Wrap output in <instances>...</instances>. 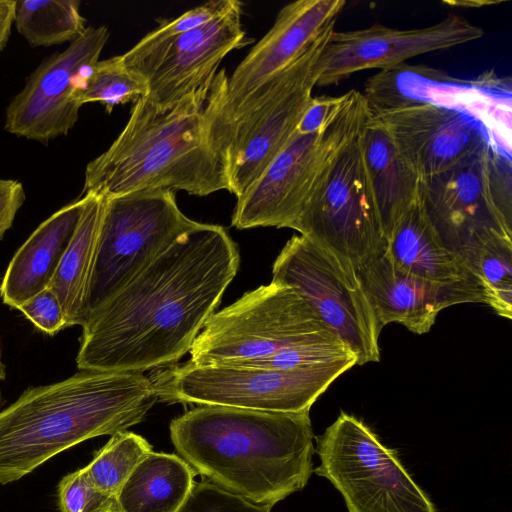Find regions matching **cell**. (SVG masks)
<instances>
[{"mask_svg":"<svg viewBox=\"0 0 512 512\" xmlns=\"http://www.w3.org/2000/svg\"><path fill=\"white\" fill-rule=\"evenodd\" d=\"M239 262L224 227L198 222L86 318L77 367L143 373L175 364L215 312Z\"/></svg>","mask_w":512,"mask_h":512,"instance_id":"6da1fadb","label":"cell"},{"mask_svg":"<svg viewBox=\"0 0 512 512\" xmlns=\"http://www.w3.org/2000/svg\"><path fill=\"white\" fill-rule=\"evenodd\" d=\"M221 79L159 108L139 98L110 147L85 169L82 195L135 191L229 192L227 157L215 132Z\"/></svg>","mask_w":512,"mask_h":512,"instance_id":"7a4b0ae2","label":"cell"},{"mask_svg":"<svg viewBox=\"0 0 512 512\" xmlns=\"http://www.w3.org/2000/svg\"><path fill=\"white\" fill-rule=\"evenodd\" d=\"M170 437L195 472L257 504L302 490L313 472L309 411L199 405L171 421Z\"/></svg>","mask_w":512,"mask_h":512,"instance_id":"3957f363","label":"cell"},{"mask_svg":"<svg viewBox=\"0 0 512 512\" xmlns=\"http://www.w3.org/2000/svg\"><path fill=\"white\" fill-rule=\"evenodd\" d=\"M157 400L153 382L140 372L81 370L28 388L0 411V484L85 440L127 430Z\"/></svg>","mask_w":512,"mask_h":512,"instance_id":"277c9868","label":"cell"},{"mask_svg":"<svg viewBox=\"0 0 512 512\" xmlns=\"http://www.w3.org/2000/svg\"><path fill=\"white\" fill-rule=\"evenodd\" d=\"M334 27H328L296 61L218 119L228 159L229 192L236 198L261 175L294 134L313 97L318 59Z\"/></svg>","mask_w":512,"mask_h":512,"instance_id":"5b68a950","label":"cell"},{"mask_svg":"<svg viewBox=\"0 0 512 512\" xmlns=\"http://www.w3.org/2000/svg\"><path fill=\"white\" fill-rule=\"evenodd\" d=\"M511 157L491 144L421 180L419 200L444 245L463 262L486 239L512 237Z\"/></svg>","mask_w":512,"mask_h":512,"instance_id":"8992f818","label":"cell"},{"mask_svg":"<svg viewBox=\"0 0 512 512\" xmlns=\"http://www.w3.org/2000/svg\"><path fill=\"white\" fill-rule=\"evenodd\" d=\"M355 364L351 358L318 367L271 370L187 361L158 368L149 378L158 399L169 403L296 413L309 411L331 383Z\"/></svg>","mask_w":512,"mask_h":512,"instance_id":"52a82bcc","label":"cell"},{"mask_svg":"<svg viewBox=\"0 0 512 512\" xmlns=\"http://www.w3.org/2000/svg\"><path fill=\"white\" fill-rule=\"evenodd\" d=\"M197 224L183 214L171 190L135 191L105 198L85 296L84 322Z\"/></svg>","mask_w":512,"mask_h":512,"instance_id":"ba28073f","label":"cell"},{"mask_svg":"<svg viewBox=\"0 0 512 512\" xmlns=\"http://www.w3.org/2000/svg\"><path fill=\"white\" fill-rule=\"evenodd\" d=\"M365 119L339 147L291 228L354 275L387 245L362 156Z\"/></svg>","mask_w":512,"mask_h":512,"instance_id":"9c48e42d","label":"cell"},{"mask_svg":"<svg viewBox=\"0 0 512 512\" xmlns=\"http://www.w3.org/2000/svg\"><path fill=\"white\" fill-rule=\"evenodd\" d=\"M326 331L330 330L295 290L271 281L214 312L195 338L189 361L239 365L268 358Z\"/></svg>","mask_w":512,"mask_h":512,"instance_id":"30bf717a","label":"cell"},{"mask_svg":"<svg viewBox=\"0 0 512 512\" xmlns=\"http://www.w3.org/2000/svg\"><path fill=\"white\" fill-rule=\"evenodd\" d=\"M367 113L362 93L350 90L324 130L308 135L294 132L261 175L236 198L232 226L292 228L339 147Z\"/></svg>","mask_w":512,"mask_h":512,"instance_id":"8fae6325","label":"cell"},{"mask_svg":"<svg viewBox=\"0 0 512 512\" xmlns=\"http://www.w3.org/2000/svg\"><path fill=\"white\" fill-rule=\"evenodd\" d=\"M316 443L315 473L341 493L348 512H437L397 451L355 416L341 412Z\"/></svg>","mask_w":512,"mask_h":512,"instance_id":"7c38bea8","label":"cell"},{"mask_svg":"<svg viewBox=\"0 0 512 512\" xmlns=\"http://www.w3.org/2000/svg\"><path fill=\"white\" fill-rule=\"evenodd\" d=\"M272 282L291 287L355 356L356 364L380 360L379 328L357 275L300 235L290 238L272 266Z\"/></svg>","mask_w":512,"mask_h":512,"instance_id":"4fadbf2b","label":"cell"},{"mask_svg":"<svg viewBox=\"0 0 512 512\" xmlns=\"http://www.w3.org/2000/svg\"><path fill=\"white\" fill-rule=\"evenodd\" d=\"M368 111L429 102L465 112L483 124L493 145L511 157V81L494 72L475 80L402 63L370 77L362 93Z\"/></svg>","mask_w":512,"mask_h":512,"instance_id":"5bb4252c","label":"cell"},{"mask_svg":"<svg viewBox=\"0 0 512 512\" xmlns=\"http://www.w3.org/2000/svg\"><path fill=\"white\" fill-rule=\"evenodd\" d=\"M108 38L106 26H89L65 50L46 58L7 106L5 130L45 145L66 136L79 118L80 79L99 61Z\"/></svg>","mask_w":512,"mask_h":512,"instance_id":"9a60e30c","label":"cell"},{"mask_svg":"<svg viewBox=\"0 0 512 512\" xmlns=\"http://www.w3.org/2000/svg\"><path fill=\"white\" fill-rule=\"evenodd\" d=\"M483 35L481 27L453 13L425 28L403 30L374 23L359 30H334L318 59L316 86L338 84L366 69H389L415 56L449 49Z\"/></svg>","mask_w":512,"mask_h":512,"instance_id":"2e32d148","label":"cell"},{"mask_svg":"<svg viewBox=\"0 0 512 512\" xmlns=\"http://www.w3.org/2000/svg\"><path fill=\"white\" fill-rule=\"evenodd\" d=\"M368 113L386 129L421 180L450 168L487 144L493 145L476 118L437 104L411 102Z\"/></svg>","mask_w":512,"mask_h":512,"instance_id":"e0dca14e","label":"cell"},{"mask_svg":"<svg viewBox=\"0 0 512 512\" xmlns=\"http://www.w3.org/2000/svg\"><path fill=\"white\" fill-rule=\"evenodd\" d=\"M243 3L169 43L140 72L148 83L144 98L159 108L170 107L191 92L210 84L222 60L249 45L241 15Z\"/></svg>","mask_w":512,"mask_h":512,"instance_id":"ac0fdd59","label":"cell"},{"mask_svg":"<svg viewBox=\"0 0 512 512\" xmlns=\"http://www.w3.org/2000/svg\"><path fill=\"white\" fill-rule=\"evenodd\" d=\"M344 0H298L284 6L272 27L228 76L217 117L235 109L250 93L296 61L336 20Z\"/></svg>","mask_w":512,"mask_h":512,"instance_id":"d6986e66","label":"cell"},{"mask_svg":"<svg viewBox=\"0 0 512 512\" xmlns=\"http://www.w3.org/2000/svg\"><path fill=\"white\" fill-rule=\"evenodd\" d=\"M357 277L381 330L396 322L413 333L424 334L441 310L455 304L486 301L477 278L447 285L422 280L396 268L385 249L366 263Z\"/></svg>","mask_w":512,"mask_h":512,"instance_id":"ffe728a7","label":"cell"},{"mask_svg":"<svg viewBox=\"0 0 512 512\" xmlns=\"http://www.w3.org/2000/svg\"><path fill=\"white\" fill-rule=\"evenodd\" d=\"M85 197L65 205L42 222L14 254L4 275L3 302L18 309L49 288L75 233Z\"/></svg>","mask_w":512,"mask_h":512,"instance_id":"44dd1931","label":"cell"},{"mask_svg":"<svg viewBox=\"0 0 512 512\" xmlns=\"http://www.w3.org/2000/svg\"><path fill=\"white\" fill-rule=\"evenodd\" d=\"M362 156L386 241L419 199L421 179L386 129L369 113L361 130Z\"/></svg>","mask_w":512,"mask_h":512,"instance_id":"7402d4cb","label":"cell"},{"mask_svg":"<svg viewBox=\"0 0 512 512\" xmlns=\"http://www.w3.org/2000/svg\"><path fill=\"white\" fill-rule=\"evenodd\" d=\"M399 270L438 284L477 278L442 242L418 199L403 215L385 248Z\"/></svg>","mask_w":512,"mask_h":512,"instance_id":"603a6c76","label":"cell"},{"mask_svg":"<svg viewBox=\"0 0 512 512\" xmlns=\"http://www.w3.org/2000/svg\"><path fill=\"white\" fill-rule=\"evenodd\" d=\"M194 475L180 456L150 451L116 493L114 512H177L193 487Z\"/></svg>","mask_w":512,"mask_h":512,"instance_id":"cb8c5ba5","label":"cell"},{"mask_svg":"<svg viewBox=\"0 0 512 512\" xmlns=\"http://www.w3.org/2000/svg\"><path fill=\"white\" fill-rule=\"evenodd\" d=\"M85 205L75 233L61 259L49 288L57 296L66 327L83 325L84 303L96 249L105 198L82 195Z\"/></svg>","mask_w":512,"mask_h":512,"instance_id":"d4e9b609","label":"cell"},{"mask_svg":"<svg viewBox=\"0 0 512 512\" xmlns=\"http://www.w3.org/2000/svg\"><path fill=\"white\" fill-rule=\"evenodd\" d=\"M80 4L79 0H17L13 24L33 47L71 43L87 28Z\"/></svg>","mask_w":512,"mask_h":512,"instance_id":"484cf974","label":"cell"},{"mask_svg":"<svg viewBox=\"0 0 512 512\" xmlns=\"http://www.w3.org/2000/svg\"><path fill=\"white\" fill-rule=\"evenodd\" d=\"M480 281L485 303L504 318L512 316V237L497 235L475 247L464 259Z\"/></svg>","mask_w":512,"mask_h":512,"instance_id":"4316f807","label":"cell"},{"mask_svg":"<svg viewBox=\"0 0 512 512\" xmlns=\"http://www.w3.org/2000/svg\"><path fill=\"white\" fill-rule=\"evenodd\" d=\"M147 81L130 71L122 63L120 55L94 63L80 79L75 91V100L82 106L100 102L107 113L117 105L134 103L145 97Z\"/></svg>","mask_w":512,"mask_h":512,"instance_id":"83f0119b","label":"cell"},{"mask_svg":"<svg viewBox=\"0 0 512 512\" xmlns=\"http://www.w3.org/2000/svg\"><path fill=\"white\" fill-rule=\"evenodd\" d=\"M150 451L151 444L141 435L119 431L84 469L97 488L115 497L134 467Z\"/></svg>","mask_w":512,"mask_h":512,"instance_id":"f1b7e54d","label":"cell"},{"mask_svg":"<svg viewBox=\"0 0 512 512\" xmlns=\"http://www.w3.org/2000/svg\"><path fill=\"white\" fill-rule=\"evenodd\" d=\"M234 2L235 0L208 1L176 18L163 21L127 52L120 55L122 63L127 69L139 75L141 70L169 43L226 12Z\"/></svg>","mask_w":512,"mask_h":512,"instance_id":"f546056e","label":"cell"},{"mask_svg":"<svg viewBox=\"0 0 512 512\" xmlns=\"http://www.w3.org/2000/svg\"><path fill=\"white\" fill-rule=\"evenodd\" d=\"M351 358H355V356L345 344L334 333L326 331L307 341L282 349L268 358L246 362L238 366L296 370L331 365Z\"/></svg>","mask_w":512,"mask_h":512,"instance_id":"4dcf8cb0","label":"cell"},{"mask_svg":"<svg viewBox=\"0 0 512 512\" xmlns=\"http://www.w3.org/2000/svg\"><path fill=\"white\" fill-rule=\"evenodd\" d=\"M58 498L60 512H114V496L97 488L84 468L61 479Z\"/></svg>","mask_w":512,"mask_h":512,"instance_id":"1f68e13d","label":"cell"},{"mask_svg":"<svg viewBox=\"0 0 512 512\" xmlns=\"http://www.w3.org/2000/svg\"><path fill=\"white\" fill-rule=\"evenodd\" d=\"M271 505L257 504L211 481L194 482L177 512H271Z\"/></svg>","mask_w":512,"mask_h":512,"instance_id":"d6a6232c","label":"cell"},{"mask_svg":"<svg viewBox=\"0 0 512 512\" xmlns=\"http://www.w3.org/2000/svg\"><path fill=\"white\" fill-rule=\"evenodd\" d=\"M18 310L38 329L48 335L53 336L66 327L61 304L50 288L24 302Z\"/></svg>","mask_w":512,"mask_h":512,"instance_id":"836d02e7","label":"cell"},{"mask_svg":"<svg viewBox=\"0 0 512 512\" xmlns=\"http://www.w3.org/2000/svg\"><path fill=\"white\" fill-rule=\"evenodd\" d=\"M343 99L344 94L335 97H312L296 126L295 132L308 135L324 130L341 107Z\"/></svg>","mask_w":512,"mask_h":512,"instance_id":"e575fe53","label":"cell"},{"mask_svg":"<svg viewBox=\"0 0 512 512\" xmlns=\"http://www.w3.org/2000/svg\"><path fill=\"white\" fill-rule=\"evenodd\" d=\"M25 199V190L21 182L14 179H0V240L12 226Z\"/></svg>","mask_w":512,"mask_h":512,"instance_id":"d590c367","label":"cell"},{"mask_svg":"<svg viewBox=\"0 0 512 512\" xmlns=\"http://www.w3.org/2000/svg\"><path fill=\"white\" fill-rule=\"evenodd\" d=\"M16 0H0V52H2L10 38L14 21Z\"/></svg>","mask_w":512,"mask_h":512,"instance_id":"8d00e7d4","label":"cell"},{"mask_svg":"<svg viewBox=\"0 0 512 512\" xmlns=\"http://www.w3.org/2000/svg\"><path fill=\"white\" fill-rule=\"evenodd\" d=\"M5 376H6L5 367L2 363L1 353H0V381H3L5 379Z\"/></svg>","mask_w":512,"mask_h":512,"instance_id":"74e56055","label":"cell"}]
</instances>
